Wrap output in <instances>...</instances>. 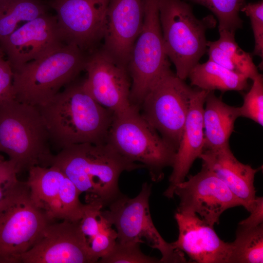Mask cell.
<instances>
[{
	"label": "cell",
	"instance_id": "6da1fadb",
	"mask_svg": "<svg viewBox=\"0 0 263 263\" xmlns=\"http://www.w3.org/2000/svg\"><path fill=\"white\" fill-rule=\"evenodd\" d=\"M37 107L51 144L56 148L106 143L113 114L90 95L82 82L73 81L47 103Z\"/></svg>",
	"mask_w": 263,
	"mask_h": 263
},
{
	"label": "cell",
	"instance_id": "7a4b0ae2",
	"mask_svg": "<svg viewBox=\"0 0 263 263\" xmlns=\"http://www.w3.org/2000/svg\"><path fill=\"white\" fill-rule=\"evenodd\" d=\"M52 165L58 167L81 193L86 203L108 207L121 194V174L144 168L127 159L108 143H82L65 147L55 155Z\"/></svg>",
	"mask_w": 263,
	"mask_h": 263
},
{
	"label": "cell",
	"instance_id": "3957f363",
	"mask_svg": "<svg viewBox=\"0 0 263 263\" xmlns=\"http://www.w3.org/2000/svg\"><path fill=\"white\" fill-rule=\"evenodd\" d=\"M48 130L38 109L16 99L0 103V152L6 154L18 173L33 167L52 165Z\"/></svg>",
	"mask_w": 263,
	"mask_h": 263
},
{
	"label": "cell",
	"instance_id": "277c9868",
	"mask_svg": "<svg viewBox=\"0 0 263 263\" xmlns=\"http://www.w3.org/2000/svg\"><path fill=\"white\" fill-rule=\"evenodd\" d=\"M88 55L65 44L13 71L15 99L38 107L52 98L85 70Z\"/></svg>",
	"mask_w": 263,
	"mask_h": 263
},
{
	"label": "cell",
	"instance_id": "5b68a950",
	"mask_svg": "<svg viewBox=\"0 0 263 263\" xmlns=\"http://www.w3.org/2000/svg\"><path fill=\"white\" fill-rule=\"evenodd\" d=\"M159 19L166 54L176 75L185 80L190 71L207 52L206 33L217 21L209 15L198 19L182 0H158Z\"/></svg>",
	"mask_w": 263,
	"mask_h": 263
},
{
	"label": "cell",
	"instance_id": "8992f818",
	"mask_svg": "<svg viewBox=\"0 0 263 263\" xmlns=\"http://www.w3.org/2000/svg\"><path fill=\"white\" fill-rule=\"evenodd\" d=\"M106 143L127 159L143 165L156 183L163 179L166 168L172 167L176 153L134 106L113 114Z\"/></svg>",
	"mask_w": 263,
	"mask_h": 263
},
{
	"label": "cell",
	"instance_id": "52a82bcc",
	"mask_svg": "<svg viewBox=\"0 0 263 263\" xmlns=\"http://www.w3.org/2000/svg\"><path fill=\"white\" fill-rule=\"evenodd\" d=\"M151 184L143 183L141 190L131 198L121 194L101 211L102 216L116 231L121 243H145L161 254L160 263H187L184 254L167 242L155 226L150 210Z\"/></svg>",
	"mask_w": 263,
	"mask_h": 263
},
{
	"label": "cell",
	"instance_id": "ba28073f",
	"mask_svg": "<svg viewBox=\"0 0 263 263\" xmlns=\"http://www.w3.org/2000/svg\"><path fill=\"white\" fill-rule=\"evenodd\" d=\"M132 105L140 107L153 85L171 70L166 54L159 19L158 0H144V21L128 65Z\"/></svg>",
	"mask_w": 263,
	"mask_h": 263
},
{
	"label": "cell",
	"instance_id": "9c48e42d",
	"mask_svg": "<svg viewBox=\"0 0 263 263\" xmlns=\"http://www.w3.org/2000/svg\"><path fill=\"white\" fill-rule=\"evenodd\" d=\"M194 90L170 70L153 85L139 108L143 118L176 151Z\"/></svg>",
	"mask_w": 263,
	"mask_h": 263
},
{
	"label": "cell",
	"instance_id": "30bf717a",
	"mask_svg": "<svg viewBox=\"0 0 263 263\" xmlns=\"http://www.w3.org/2000/svg\"><path fill=\"white\" fill-rule=\"evenodd\" d=\"M51 222L32 201L27 183L8 197L0 209V263H20Z\"/></svg>",
	"mask_w": 263,
	"mask_h": 263
},
{
	"label": "cell",
	"instance_id": "8fae6325",
	"mask_svg": "<svg viewBox=\"0 0 263 263\" xmlns=\"http://www.w3.org/2000/svg\"><path fill=\"white\" fill-rule=\"evenodd\" d=\"M188 178L174 188V196L179 199L176 211L195 214L214 226L226 210L243 207L225 183L207 168L202 166L200 171Z\"/></svg>",
	"mask_w": 263,
	"mask_h": 263
},
{
	"label": "cell",
	"instance_id": "7c38bea8",
	"mask_svg": "<svg viewBox=\"0 0 263 263\" xmlns=\"http://www.w3.org/2000/svg\"><path fill=\"white\" fill-rule=\"evenodd\" d=\"M111 0H53L51 6L64 42L90 53L103 39Z\"/></svg>",
	"mask_w": 263,
	"mask_h": 263
},
{
	"label": "cell",
	"instance_id": "4fadbf2b",
	"mask_svg": "<svg viewBox=\"0 0 263 263\" xmlns=\"http://www.w3.org/2000/svg\"><path fill=\"white\" fill-rule=\"evenodd\" d=\"M84 88L100 105L113 114L132 107L130 100L131 81L128 68L115 62L101 49L88 55Z\"/></svg>",
	"mask_w": 263,
	"mask_h": 263
},
{
	"label": "cell",
	"instance_id": "5bb4252c",
	"mask_svg": "<svg viewBox=\"0 0 263 263\" xmlns=\"http://www.w3.org/2000/svg\"><path fill=\"white\" fill-rule=\"evenodd\" d=\"M94 263L97 261L80 229L79 221L65 220L50 223L20 260V263Z\"/></svg>",
	"mask_w": 263,
	"mask_h": 263
},
{
	"label": "cell",
	"instance_id": "9a60e30c",
	"mask_svg": "<svg viewBox=\"0 0 263 263\" xmlns=\"http://www.w3.org/2000/svg\"><path fill=\"white\" fill-rule=\"evenodd\" d=\"M56 18L45 13L27 22L0 40L13 70L65 44Z\"/></svg>",
	"mask_w": 263,
	"mask_h": 263
},
{
	"label": "cell",
	"instance_id": "2e32d148",
	"mask_svg": "<svg viewBox=\"0 0 263 263\" xmlns=\"http://www.w3.org/2000/svg\"><path fill=\"white\" fill-rule=\"evenodd\" d=\"M143 21L144 0H111L101 49L115 62L128 68Z\"/></svg>",
	"mask_w": 263,
	"mask_h": 263
},
{
	"label": "cell",
	"instance_id": "e0dca14e",
	"mask_svg": "<svg viewBox=\"0 0 263 263\" xmlns=\"http://www.w3.org/2000/svg\"><path fill=\"white\" fill-rule=\"evenodd\" d=\"M177 239L171 243L174 248L198 263H230L231 243L220 239L214 229L199 216L176 211Z\"/></svg>",
	"mask_w": 263,
	"mask_h": 263
},
{
	"label": "cell",
	"instance_id": "ac0fdd59",
	"mask_svg": "<svg viewBox=\"0 0 263 263\" xmlns=\"http://www.w3.org/2000/svg\"><path fill=\"white\" fill-rule=\"evenodd\" d=\"M209 92L196 88L192 95L172 171L169 179V185L164 192V195L169 199L174 197L175 186L185 180L194 161L204 151L203 111Z\"/></svg>",
	"mask_w": 263,
	"mask_h": 263
},
{
	"label": "cell",
	"instance_id": "d6986e66",
	"mask_svg": "<svg viewBox=\"0 0 263 263\" xmlns=\"http://www.w3.org/2000/svg\"><path fill=\"white\" fill-rule=\"evenodd\" d=\"M199 158L202 159V166L222 180L248 211L256 197L254 178L259 169L238 160L229 145L216 150H205Z\"/></svg>",
	"mask_w": 263,
	"mask_h": 263
},
{
	"label": "cell",
	"instance_id": "ffe728a7",
	"mask_svg": "<svg viewBox=\"0 0 263 263\" xmlns=\"http://www.w3.org/2000/svg\"><path fill=\"white\" fill-rule=\"evenodd\" d=\"M26 183L33 203L43 210L48 218L62 220L60 191L66 176L56 166H36L28 170Z\"/></svg>",
	"mask_w": 263,
	"mask_h": 263
},
{
	"label": "cell",
	"instance_id": "44dd1931",
	"mask_svg": "<svg viewBox=\"0 0 263 263\" xmlns=\"http://www.w3.org/2000/svg\"><path fill=\"white\" fill-rule=\"evenodd\" d=\"M239 117L238 107L225 104L213 91H209L203 111L204 151L216 150L229 145V138Z\"/></svg>",
	"mask_w": 263,
	"mask_h": 263
},
{
	"label": "cell",
	"instance_id": "7402d4cb",
	"mask_svg": "<svg viewBox=\"0 0 263 263\" xmlns=\"http://www.w3.org/2000/svg\"><path fill=\"white\" fill-rule=\"evenodd\" d=\"M219 38L207 41L209 60L253 80L259 74L251 56L241 49L235 39V33L226 30L219 31Z\"/></svg>",
	"mask_w": 263,
	"mask_h": 263
},
{
	"label": "cell",
	"instance_id": "603a6c76",
	"mask_svg": "<svg viewBox=\"0 0 263 263\" xmlns=\"http://www.w3.org/2000/svg\"><path fill=\"white\" fill-rule=\"evenodd\" d=\"M190 85L207 91H242L248 87V78L208 59L198 63L190 71Z\"/></svg>",
	"mask_w": 263,
	"mask_h": 263
},
{
	"label": "cell",
	"instance_id": "cb8c5ba5",
	"mask_svg": "<svg viewBox=\"0 0 263 263\" xmlns=\"http://www.w3.org/2000/svg\"><path fill=\"white\" fill-rule=\"evenodd\" d=\"M45 13V7L38 0H0V40Z\"/></svg>",
	"mask_w": 263,
	"mask_h": 263
},
{
	"label": "cell",
	"instance_id": "d4e9b609",
	"mask_svg": "<svg viewBox=\"0 0 263 263\" xmlns=\"http://www.w3.org/2000/svg\"><path fill=\"white\" fill-rule=\"evenodd\" d=\"M231 244L230 263H262L263 224L254 227L238 225Z\"/></svg>",
	"mask_w": 263,
	"mask_h": 263
},
{
	"label": "cell",
	"instance_id": "484cf974",
	"mask_svg": "<svg viewBox=\"0 0 263 263\" xmlns=\"http://www.w3.org/2000/svg\"><path fill=\"white\" fill-rule=\"evenodd\" d=\"M203 5L211 11L218 21L219 31L235 33L242 27L239 12L245 4V0H189Z\"/></svg>",
	"mask_w": 263,
	"mask_h": 263
},
{
	"label": "cell",
	"instance_id": "4316f807",
	"mask_svg": "<svg viewBox=\"0 0 263 263\" xmlns=\"http://www.w3.org/2000/svg\"><path fill=\"white\" fill-rule=\"evenodd\" d=\"M100 263H157L160 260L147 255L139 243H121L116 241L112 250L100 259Z\"/></svg>",
	"mask_w": 263,
	"mask_h": 263
},
{
	"label": "cell",
	"instance_id": "83f0119b",
	"mask_svg": "<svg viewBox=\"0 0 263 263\" xmlns=\"http://www.w3.org/2000/svg\"><path fill=\"white\" fill-rule=\"evenodd\" d=\"M249 91L244 96L242 106L238 107L240 117L250 119L263 125V78L259 74L253 80Z\"/></svg>",
	"mask_w": 263,
	"mask_h": 263
},
{
	"label": "cell",
	"instance_id": "f1b7e54d",
	"mask_svg": "<svg viewBox=\"0 0 263 263\" xmlns=\"http://www.w3.org/2000/svg\"><path fill=\"white\" fill-rule=\"evenodd\" d=\"M117 238L116 231L101 215V225L98 232L89 244L92 254L97 263L107 255L114 247Z\"/></svg>",
	"mask_w": 263,
	"mask_h": 263
},
{
	"label": "cell",
	"instance_id": "f546056e",
	"mask_svg": "<svg viewBox=\"0 0 263 263\" xmlns=\"http://www.w3.org/2000/svg\"><path fill=\"white\" fill-rule=\"evenodd\" d=\"M241 11L244 12L250 20L255 46L253 54L263 58V1L261 0L254 3L245 4Z\"/></svg>",
	"mask_w": 263,
	"mask_h": 263
},
{
	"label": "cell",
	"instance_id": "4dcf8cb0",
	"mask_svg": "<svg viewBox=\"0 0 263 263\" xmlns=\"http://www.w3.org/2000/svg\"><path fill=\"white\" fill-rule=\"evenodd\" d=\"M18 173L16 165L11 160L0 162V204L24 184L18 179Z\"/></svg>",
	"mask_w": 263,
	"mask_h": 263
},
{
	"label": "cell",
	"instance_id": "1f68e13d",
	"mask_svg": "<svg viewBox=\"0 0 263 263\" xmlns=\"http://www.w3.org/2000/svg\"><path fill=\"white\" fill-rule=\"evenodd\" d=\"M13 80L12 67L0 55V103L15 99Z\"/></svg>",
	"mask_w": 263,
	"mask_h": 263
},
{
	"label": "cell",
	"instance_id": "d6a6232c",
	"mask_svg": "<svg viewBox=\"0 0 263 263\" xmlns=\"http://www.w3.org/2000/svg\"><path fill=\"white\" fill-rule=\"evenodd\" d=\"M248 212L250 215L240 222L238 225L245 227H254L263 224V198L257 197Z\"/></svg>",
	"mask_w": 263,
	"mask_h": 263
},
{
	"label": "cell",
	"instance_id": "836d02e7",
	"mask_svg": "<svg viewBox=\"0 0 263 263\" xmlns=\"http://www.w3.org/2000/svg\"><path fill=\"white\" fill-rule=\"evenodd\" d=\"M3 160V159L2 158L1 156L0 155V162Z\"/></svg>",
	"mask_w": 263,
	"mask_h": 263
},
{
	"label": "cell",
	"instance_id": "e575fe53",
	"mask_svg": "<svg viewBox=\"0 0 263 263\" xmlns=\"http://www.w3.org/2000/svg\"></svg>",
	"mask_w": 263,
	"mask_h": 263
}]
</instances>
